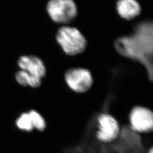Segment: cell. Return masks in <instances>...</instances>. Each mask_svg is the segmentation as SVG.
I'll return each mask as SVG.
<instances>
[{
    "label": "cell",
    "mask_w": 153,
    "mask_h": 153,
    "mask_svg": "<svg viewBox=\"0 0 153 153\" xmlns=\"http://www.w3.org/2000/svg\"><path fill=\"white\" fill-rule=\"evenodd\" d=\"M18 64L22 71L33 76L43 78L47 73L44 62L35 56H22L18 61Z\"/></svg>",
    "instance_id": "52a82bcc"
},
{
    "label": "cell",
    "mask_w": 153,
    "mask_h": 153,
    "mask_svg": "<svg viewBox=\"0 0 153 153\" xmlns=\"http://www.w3.org/2000/svg\"><path fill=\"white\" fill-rule=\"evenodd\" d=\"M47 11L53 22L65 24L76 17L78 9L73 0H49Z\"/></svg>",
    "instance_id": "3957f363"
},
{
    "label": "cell",
    "mask_w": 153,
    "mask_h": 153,
    "mask_svg": "<svg viewBox=\"0 0 153 153\" xmlns=\"http://www.w3.org/2000/svg\"><path fill=\"white\" fill-rule=\"evenodd\" d=\"M56 40L66 55L75 56L85 51L87 40L76 28L65 26L60 28L56 33Z\"/></svg>",
    "instance_id": "7a4b0ae2"
},
{
    "label": "cell",
    "mask_w": 153,
    "mask_h": 153,
    "mask_svg": "<svg viewBox=\"0 0 153 153\" xmlns=\"http://www.w3.org/2000/svg\"><path fill=\"white\" fill-rule=\"evenodd\" d=\"M65 80L68 87L77 93L88 91L93 84L91 72L82 68H71L67 71L65 74Z\"/></svg>",
    "instance_id": "277c9868"
},
{
    "label": "cell",
    "mask_w": 153,
    "mask_h": 153,
    "mask_svg": "<svg viewBox=\"0 0 153 153\" xmlns=\"http://www.w3.org/2000/svg\"><path fill=\"white\" fill-rule=\"evenodd\" d=\"M115 47L120 55L140 62L147 69L150 78H152V22L138 25L131 35L117 39Z\"/></svg>",
    "instance_id": "6da1fadb"
},
{
    "label": "cell",
    "mask_w": 153,
    "mask_h": 153,
    "mask_svg": "<svg viewBox=\"0 0 153 153\" xmlns=\"http://www.w3.org/2000/svg\"><path fill=\"white\" fill-rule=\"evenodd\" d=\"M116 10L122 18L131 20L140 14L141 7L136 0H118Z\"/></svg>",
    "instance_id": "ba28073f"
},
{
    "label": "cell",
    "mask_w": 153,
    "mask_h": 153,
    "mask_svg": "<svg viewBox=\"0 0 153 153\" xmlns=\"http://www.w3.org/2000/svg\"><path fill=\"white\" fill-rule=\"evenodd\" d=\"M149 153H153V148H151V149H150V150L149 151Z\"/></svg>",
    "instance_id": "7c38bea8"
},
{
    "label": "cell",
    "mask_w": 153,
    "mask_h": 153,
    "mask_svg": "<svg viewBox=\"0 0 153 153\" xmlns=\"http://www.w3.org/2000/svg\"><path fill=\"white\" fill-rule=\"evenodd\" d=\"M99 131L97 137L101 142H109L118 137L120 127L115 117L109 114H102L98 118Z\"/></svg>",
    "instance_id": "8992f818"
},
{
    "label": "cell",
    "mask_w": 153,
    "mask_h": 153,
    "mask_svg": "<svg viewBox=\"0 0 153 153\" xmlns=\"http://www.w3.org/2000/svg\"><path fill=\"white\" fill-rule=\"evenodd\" d=\"M16 126L25 131H31L34 129L28 113H23L21 115L16 121Z\"/></svg>",
    "instance_id": "8fae6325"
},
{
    "label": "cell",
    "mask_w": 153,
    "mask_h": 153,
    "mask_svg": "<svg viewBox=\"0 0 153 153\" xmlns=\"http://www.w3.org/2000/svg\"><path fill=\"white\" fill-rule=\"evenodd\" d=\"M30 117L33 128L36 129L39 131H43L46 128V123L44 118L34 110H31L28 112Z\"/></svg>",
    "instance_id": "30bf717a"
},
{
    "label": "cell",
    "mask_w": 153,
    "mask_h": 153,
    "mask_svg": "<svg viewBox=\"0 0 153 153\" xmlns=\"http://www.w3.org/2000/svg\"><path fill=\"white\" fill-rule=\"evenodd\" d=\"M131 128L138 133H148L153 128V114L146 107L137 106L131 109L130 114Z\"/></svg>",
    "instance_id": "5b68a950"
},
{
    "label": "cell",
    "mask_w": 153,
    "mask_h": 153,
    "mask_svg": "<svg viewBox=\"0 0 153 153\" xmlns=\"http://www.w3.org/2000/svg\"><path fill=\"white\" fill-rule=\"evenodd\" d=\"M16 78L18 83L23 86L38 88L42 85V78L22 70L16 73Z\"/></svg>",
    "instance_id": "9c48e42d"
}]
</instances>
